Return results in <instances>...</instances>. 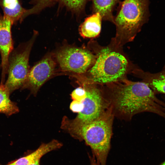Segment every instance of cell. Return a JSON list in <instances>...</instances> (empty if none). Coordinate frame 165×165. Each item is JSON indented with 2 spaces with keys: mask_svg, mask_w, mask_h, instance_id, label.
Listing matches in <instances>:
<instances>
[{
  "mask_svg": "<svg viewBox=\"0 0 165 165\" xmlns=\"http://www.w3.org/2000/svg\"><path fill=\"white\" fill-rule=\"evenodd\" d=\"M55 143L51 141L48 143H42L36 150L28 154L12 161L5 165H29L47 153L55 150Z\"/></svg>",
  "mask_w": 165,
  "mask_h": 165,
  "instance_id": "11",
  "label": "cell"
},
{
  "mask_svg": "<svg viewBox=\"0 0 165 165\" xmlns=\"http://www.w3.org/2000/svg\"><path fill=\"white\" fill-rule=\"evenodd\" d=\"M90 48L96 56L95 62L83 75V80L102 86L118 82L127 78V75L136 68L122 50L112 41L102 46L93 41Z\"/></svg>",
  "mask_w": 165,
  "mask_h": 165,
  "instance_id": "2",
  "label": "cell"
},
{
  "mask_svg": "<svg viewBox=\"0 0 165 165\" xmlns=\"http://www.w3.org/2000/svg\"><path fill=\"white\" fill-rule=\"evenodd\" d=\"M59 0H32L31 3L34 5L32 8L27 9L24 16V19L27 16L38 13L44 9L51 6Z\"/></svg>",
  "mask_w": 165,
  "mask_h": 165,
  "instance_id": "17",
  "label": "cell"
},
{
  "mask_svg": "<svg viewBox=\"0 0 165 165\" xmlns=\"http://www.w3.org/2000/svg\"><path fill=\"white\" fill-rule=\"evenodd\" d=\"M13 25L7 17L0 14V53L1 57V82L4 83L7 74L9 55L13 50L11 28Z\"/></svg>",
  "mask_w": 165,
  "mask_h": 165,
  "instance_id": "9",
  "label": "cell"
},
{
  "mask_svg": "<svg viewBox=\"0 0 165 165\" xmlns=\"http://www.w3.org/2000/svg\"><path fill=\"white\" fill-rule=\"evenodd\" d=\"M0 165H1L0 164Z\"/></svg>",
  "mask_w": 165,
  "mask_h": 165,
  "instance_id": "24",
  "label": "cell"
},
{
  "mask_svg": "<svg viewBox=\"0 0 165 165\" xmlns=\"http://www.w3.org/2000/svg\"><path fill=\"white\" fill-rule=\"evenodd\" d=\"M102 19L100 14L94 13L86 18L79 28L80 35L84 38H94L100 34Z\"/></svg>",
  "mask_w": 165,
  "mask_h": 165,
  "instance_id": "13",
  "label": "cell"
},
{
  "mask_svg": "<svg viewBox=\"0 0 165 165\" xmlns=\"http://www.w3.org/2000/svg\"><path fill=\"white\" fill-rule=\"evenodd\" d=\"M82 81L86 96L83 102V109L75 119L81 123H86L97 119L110 105L104 86Z\"/></svg>",
  "mask_w": 165,
  "mask_h": 165,
  "instance_id": "7",
  "label": "cell"
},
{
  "mask_svg": "<svg viewBox=\"0 0 165 165\" xmlns=\"http://www.w3.org/2000/svg\"><path fill=\"white\" fill-rule=\"evenodd\" d=\"M54 55H46L30 69L27 80L21 89L28 88L33 93L53 74L56 66Z\"/></svg>",
  "mask_w": 165,
  "mask_h": 165,
  "instance_id": "8",
  "label": "cell"
},
{
  "mask_svg": "<svg viewBox=\"0 0 165 165\" xmlns=\"http://www.w3.org/2000/svg\"><path fill=\"white\" fill-rule=\"evenodd\" d=\"M37 34V31H34L29 41L20 44L9 55L8 77L4 85L10 94L16 90L21 89L27 80L30 70V54Z\"/></svg>",
  "mask_w": 165,
  "mask_h": 165,
  "instance_id": "5",
  "label": "cell"
},
{
  "mask_svg": "<svg viewBox=\"0 0 165 165\" xmlns=\"http://www.w3.org/2000/svg\"><path fill=\"white\" fill-rule=\"evenodd\" d=\"M40 160H36L29 165H40Z\"/></svg>",
  "mask_w": 165,
  "mask_h": 165,
  "instance_id": "21",
  "label": "cell"
},
{
  "mask_svg": "<svg viewBox=\"0 0 165 165\" xmlns=\"http://www.w3.org/2000/svg\"><path fill=\"white\" fill-rule=\"evenodd\" d=\"M110 107L101 115L91 122L82 123L75 119H64L62 128L74 138L83 141L90 148L100 165H106L111 148L114 117Z\"/></svg>",
  "mask_w": 165,
  "mask_h": 165,
  "instance_id": "3",
  "label": "cell"
},
{
  "mask_svg": "<svg viewBox=\"0 0 165 165\" xmlns=\"http://www.w3.org/2000/svg\"><path fill=\"white\" fill-rule=\"evenodd\" d=\"M0 6L3 15L10 20L13 24L23 20L27 9L22 7L18 0H0Z\"/></svg>",
  "mask_w": 165,
  "mask_h": 165,
  "instance_id": "12",
  "label": "cell"
},
{
  "mask_svg": "<svg viewBox=\"0 0 165 165\" xmlns=\"http://www.w3.org/2000/svg\"><path fill=\"white\" fill-rule=\"evenodd\" d=\"M149 0H124L114 17L116 33L112 40L122 47L134 40L149 14Z\"/></svg>",
  "mask_w": 165,
  "mask_h": 165,
  "instance_id": "4",
  "label": "cell"
},
{
  "mask_svg": "<svg viewBox=\"0 0 165 165\" xmlns=\"http://www.w3.org/2000/svg\"><path fill=\"white\" fill-rule=\"evenodd\" d=\"M160 165H165V161L163 162V163H161Z\"/></svg>",
  "mask_w": 165,
  "mask_h": 165,
  "instance_id": "22",
  "label": "cell"
},
{
  "mask_svg": "<svg viewBox=\"0 0 165 165\" xmlns=\"http://www.w3.org/2000/svg\"><path fill=\"white\" fill-rule=\"evenodd\" d=\"M163 100H164V102L165 103V97H163Z\"/></svg>",
  "mask_w": 165,
  "mask_h": 165,
  "instance_id": "23",
  "label": "cell"
},
{
  "mask_svg": "<svg viewBox=\"0 0 165 165\" xmlns=\"http://www.w3.org/2000/svg\"><path fill=\"white\" fill-rule=\"evenodd\" d=\"M92 10L94 13H98L102 20L114 23L113 10L119 0H92Z\"/></svg>",
  "mask_w": 165,
  "mask_h": 165,
  "instance_id": "14",
  "label": "cell"
},
{
  "mask_svg": "<svg viewBox=\"0 0 165 165\" xmlns=\"http://www.w3.org/2000/svg\"><path fill=\"white\" fill-rule=\"evenodd\" d=\"M10 94L5 86L4 83L0 84V113L9 116L19 111L16 104L10 98Z\"/></svg>",
  "mask_w": 165,
  "mask_h": 165,
  "instance_id": "15",
  "label": "cell"
},
{
  "mask_svg": "<svg viewBox=\"0 0 165 165\" xmlns=\"http://www.w3.org/2000/svg\"><path fill=\"white\" fill-rule=\"evenodd\" d=\"M71 95L73 100L83 102L86 96V90L83 87H79L75 89Z\"/></svg>",
  "mask_w": 165,
  "mask_h": 165,
  "instance_id": "18",
  "label": "cell"
},
{
  "mask_svg": "<svg viewBox=\"0 0 165 165\" xmlns=\"http://www.w3.org/2000/svg\"><path fill=\"white\" fill-rule=\"evenodd\" d=\"M54 56L61 71L83 75L94 64L96 56L90 50L66 46L61 48Z\"/></svg>",
  "mask_w": 165,
  "mask_h": 165,
  "instance_id": "6",
  "label": "cell"
},
{
  "mask_svg": "<svg viewBox=\"0 0 165 165\" xmlns=\"http://www.w3.org/2000/svg\"><path fill=\"white\" fill-rule=\"evenodd\" d=\"M89 158L90 161V165H100V164L97 162V160L94 155L91 156L89 155Z\"/></svg>",
  "mask_w": 165,
  "mask_h": 165,
  "instance_id": "20",
  "label": "cell"
},
{
  "mask_svg": "<svg viewBox=\"0 0 165 165\" xmlns=\"http://www.w3.org/2000/svg\"><path fill=\"white\" fill-rule=\"evenodd\" d=\"M84 107L83 102L73 100L71 103L70 108L72 111L78 113L83 110Z\"/></svg>",
  "mask_w": 165,
  "mask_h": 165,
  "instance_id": "19",
  "label": "cell"
},
{
  "mask_svg": "<svg viewBox=\"0 0 165 165\" xmlns=\"http://www.w3.org/2000/svg\"><path fill=\"white\" fill-rule=\"evenodd\" d=\"M88 0H59L60 5L72 13L79 15L84 11Z\"/></svg>",
  "mask_w": 165,
  "mask_h": 165,
  "instance_id": "16",
  "label": "cell"
},
{
  "mask_svg": "<svg viewBox=\"0 0 165 165\" xmlns=\"http://www.w3.org/2000/svg\"><path fill=\"white\" fill-rule=\"evenodd\" d=\"M135 77L142 79L156 94H165V72L157 75L145 73L136 68L132 72Z\"/></svg>",
  "mask_w": 165,
  "mask_h": 165,
  "instance_id": "10",
  "label": "cell"
},
{
  "mask_svg": "<svg viewBox=\"0 0 165 165\" xmlns=\"http://www.w3.org/2000/svg\"><path fill=\"white\" fill-rule=\"evenodd\" d=\"M104 87L115 116L130 120L136 114L148 112L165 119V102L144 82L126 78Z\"/></svg>",
  "mask_w": 165,
  "mask_h": 165,
  "instance_id": "1",
  "label": "cell"
}]
</instances>
